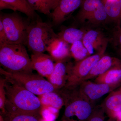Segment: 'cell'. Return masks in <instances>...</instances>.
I'll use <instances>...</instances> for the list:
<instances>
[{"mask_svg": "<svg viewBox=\"0 0 121 121\" xmlns=\"http://www.w3.org/2000/svg\"><path fill=\"white\" fill-rule=\"evenodd\" d=\"M0 73L3 77L12 79L36 95H40L60 90L40 75L33 73L9 72L1 67L0 68Z\"/></svg>", "mask_w": 121, "mask_h": 121, "instance_id": "cell-5", "label": "cell"}, {"mask_svg": "<svg viewBox=\"0 0 121 121\" xmlns=\"http://www.w3.org/2000/svg\"><path fill=\"white\" fill-rule=\"evenodd\" d=\"M2 115L4 121H41L40 115L9 112H5Z\"/></svg>", "mask_w": 121, "mask_h": 121, "instance_id": "cell-23", "label": "cell"}, {"mask_svg": "<svg viewBox=\"0 0 121 121\" xmlns=\"http://www.w3.org/2000/svg\"></svg>", "mask_w": 121, "mask_h": 121, "instance_id": "cell-35", "label": "cell"}, {"mask_svg": "<svg viewBox=\"0 0 121 121\" xmlns=\"http://www.w3.org/2000/svg\"><path fill=\"white\" fill-rule=\"evenodd\" d=\"M76 16L79 22L97 25L107 21V15L102 0H84Z\"/></svg>", "mask_w": 121, "mask_h": 121, "instance_id": "cell-7", "label": "cell"}, {"mask_svg": "<svg viewBox=\"0 0 121 121\" xmlns=\"http://www.w3.org/2000/svg\"><path fill=\"white\" fill-rule=\"evenodd\" d=\"M60 93L64 101L65 110L60 121H88L95 106L84 98L77 87L63 88Z\"/></svg>", "mask_w": 121, "mask_h": 121, "instance_id": "cell-3", "label": "cell"}, {"mask_svg": "<svg viewBox=\"0 0 121 121\" xmlns=\"http://www.w3.org/2000/svg\"><path fill=\"white\" fill-rule=\"evenodd\" d=\"M4 9L19 11L30 19H34L36 16L35 12L30 7L27 0H0V10Z\"/></svg>", "mask_w": 121, "mask_h": 121, "instance_id": "cell-16", "label": "cell"}, {"mask_svg": "<svg viewBox=\"0 0 121 121\" xmlns=\"http://www.w3.org/2000/svg\"><path fill=\"white\" fill-rule=\"evenodd\" d=\"M116 119H117V121H121V110L117 114Z\"/></svg>", "mask_w": 121, "mask_h": 121, "instance_id": "cell-30", "label": "cell"}, {"mask_svg": "<svg viewBox=\"0 0 121 121\" xmlns=\"http://www.w3.org/2000/svg\"><path fill=\"white\" fill-rule=\"evenodd\" d=\"M82 0H60L50 16L52 22L58 24L64 22L69 14L81 6Z\"/></svg>", "mask_w": 121, "mask_h": 121, "instance_id": "cell-11", "label": "cell"}, {"mask_svg": "<svg viewBox=\"0 0 121 121\" xmlns=\"http://www.w3.org/2000/svg\"><path fill=\"white\" fill-rule=\"evenodd\" d=\"M66 59L56 61L54 71L48 79L58 90L65 87L72 65L71 63H66Z\"/></svg>", "mask_w": 121, "mask_h": 121, "instance_id": "cell-12", "label": "cell"}, {"mask_svg": "<svg viewBox=\"0 0 121 121\" xmlns=\"http://www.w3.org/2000/svg\"><path fill=\"white\" fill-rule=\"evenodd\" d=\"M0 121H4V117L1 114H0Z\"/></svg>", "mask_w": 121, "mask_h": 121, "instance_id": "cell-32", "label": "cell"}, {"mask_svg": "<svg viewBox=\"0 0 121 121\" xmlns=\"http://www.w3.org/2000/svg\"><path fill=\"white\" fill-rule=\"evenodd\" d=\"M121 65V60L109 56L104 55L96 63L83 81L96 78L114 67Z\"/></svg>", "mask_w": 121, "mask_h": 121, "instance_id": "cell-14", "label": "cell"}, {"mask_svg": "<svg viewBox=\"0 0 121 121\" xmlns=\"http://www.w3.org/2000/svg\"><path fill=\"white\" fill-rule=\"evenodd\" d=\"M6 101V93L4 87V79L0 76V109L1 114L5 112V104Z\"/></svg>", "mask_w": 121, "mask_h": 121, "instance_id": "cell-26", "label": "cell"}, {"mask_svg": "<svg viewBox=\"0 0 121 121\" xmlns=\"http://www.w3.org/2000/svg\"><path fill=\"white\" fill-rule=\"evenodd\" d=\"M94 82L110 84L117 88L121 86V65L114 67L95 78Z\"/></svg>", "mask_w": 121, "mask_h": 121, "instance_id": "cell-18", "label": "cell"}, {"mask_svg": "<svg viewBox=\"0 0 121 121\" xmlns=\"http://www.w3.org/2000/svg\"><path fill=\"white\" fill-rule=\"evenodd\" d=\"M41 121H47V120H45V119H43V118H42V119H41Z\"/></svg>", "mask_w": 121, "mask_h": 121, "instance_id": "cell-33", "label": "cell"}, {"mask_svg": "<svg viewBox=\"0 0 121 121\" xmlns=\"http://www.w3.org/2000/svg\"><path fill=\"white\" fill-rule=\"evenodd\" d=\"M119 52H120V54H121V49H120V51H119Z\"/></svg>", "mask_w": 121, "mask_h": 121, "instance_id": "cell-34", "label": "cell"}, {"mask_svg": "<svg viewBox=\"0 0 121 121\" xmlns=\"http://www.w3.org/2000/svg\"><path fill=\"white\" fill-rule=\"evenodd\" d=\"M106 121H116V118L113 117H109V119Z\"/></svg>", "mask_w": 121, "mask_h": 121, "instance_id": "cell-31", "label": "cell"}, {"mask_svg": "<svg viewBox=\"0 0 121 121\" xmlns=\"http://www.w3.org/2000/svg\"><path fill=\"white\" fill-rule=\"evenodd\" d=\"M4 78L5 112L40 115L43 106L39 98L13 80Z\"/></svg>", "mask_w": 121, "mask_h": 121, "instance_id": "cell-1", "label": "cell"}, {"mask_svg": "<svg viewBox=\"0 0 121 121\" xmlns=\"http://www.w3.org/2000/svg\"><path fill=\"white\" fill-rule=\"evenodd\" d=\"M69 44L58 37L48 48L47 51L54 60L56 61L64 60L70 55Z\"/></svg>", "mask_w": 121, "mask_h": 121, "instance_id": "cell-17", "label": "cell"}, {"mask_svg": "<svg viewBox=\"0 0 121 121\" xmlns=\"http://www.w3.org/2000/svg\"><path fill=\"white\" fill-rule=\"evenodd\" d=\"M83 97L95 106V102L106 94L117 89L110 84L84 81L77 87Z\"/></svg>", "mask_w": 121, "mask_h": 121, "instance_id": "cell-9", "label": "cell"}, {"mask_svg": "<svg viewBox=\"0 0 121 121\" xmlns=\"http://www.w3.org/2000/svg\"><path fill=\"white\" fill-rule=\"evenodd\" d=\"M8 43L7 35L2 20L0 19V45Z\"/></svg>", "mask_w": 121, "mask_h": 121, "instance_id": "cell-28", "label": "cell"}, {"mask_svg": "<svg viewBox=\"0 0 121 121\" xmlns=\"http://www.w3.org/2000/svg\"><path fill=\"white\" fill-rule=\"evenodd\" d=\"M105 113L100 106L95 107L88 121H104Z\"/></svg>", "mask_w": 121, "mask_h": 121, "instance_id": "cell-27", "label": "cell"}, {"mask_svg": "<svg viewBox=\"0 0 121 121\" xmlns=\"http://www.w3.org/2000/svg\"><path fill=\"white\" fill-rule=\"evenodd\" d=\"M31 60L33 69L48 79L55 68V63L52 56L43 53L32 54Z\"/></svg>", "mask_w": 121, "mask_h": 121, "instance_id": "cell-13", "label": "cell"}, {"mask_svg": "<svg viewBox=\"0 0 121 121\" xmlns=\"http://www.w3.org/2000/svg\"><path fill=\"white\" fill-rule=\"evenodd\" d=\"M70 52L72 56L78 61L82 60L90 55L82 41H76L72 44L70 47Z\"/></svg>", "mask_w": 121, "mask_h": 121, "instance_id": "cell-24", "label": "cell"}, {"mask_svg": "<svg viewBox=\"0 0 121 121\" xmlns=\"http://www.w3.org/2000/svg\"><path fill=\"white\" fill-rule=\"evenodd\" d=\"M107 14V21H112L120 24L121 23V0H102Z\"/></svg>", "mask_w": 121, "mask_h": 121, "instance_id": "cell-19", "label": "cell"}, {"mask_svg": "<svg viewBox=\"0 0 121 121\" xmlns=\"http://www.w3.org/2000/svg\"><path fill=\"white\" fill-rule=\"evenodd\" d=\"M7 35L8 43L21 44L24 45L28 23L20 16L15 13H1Z\"/></svg>", "mask_w": 121, "mask_h": 121, "instance_id": "cell-6", "label": "cell"}, {"mask_svg": "<svg viewBox=\"0 0 121 121\" xmlns=\"http://www.w3.org/2000/svg\"><path fill=\"white\" fill-rule=\"evenodd\" d=\"M100 106L109 117L116 118L121 110V86L111 92Z\"/></svg>", "mask_w": 121, "mask_h": 121, "instance_id": "cell-15", "label": "cell"}, {"mask_svg": "<svg viewBox=\"0 0 121 121\" xmlns=\"http://www.w3.org/2000/svg\"><path fill=\"white\" fill-rule=\"evenodd\" d=\"M59 110L53 107L43 106L41 112L42 118L48 121H54Z\"/></svg>", "mask_w": 121, "mask_h": 121, "instance_id": "cell-25", "label": "cell"}, {"mask_svg": "<svg viewBox=\"0 0 121 121\" xmlns=\"http://www.w3.org/2000/svg\"><path fill=\"white\" fill-rule=\"evenodd\" d=\"M85 33L82 30L74 28L65 29L57 34L58 38L68 44H72L78 41H82Z\"/></svg>", "mask_w": 121, "mask_h": 121, "instance_id": "cell-22", "label": "cell"}, {"mask_svg": "<svg viewBox=\"0 0 121 121\" xmlns=\"http://www.w3.org/2000/svg\"><path fill=\"white\" fill-rule=\"evenodd\" d=\"M0 63L3 69L9 72L33 73L31 59L24 44L0 45Z\"/></svg>", "mask_w": 121, "mask_h": 121, "instance_id": "cell-2", "label": "cell"}, {"mask_svg": "<svg viewBox=\"0 0 121 121\" xmlns=\"http://www.w3.org/2000/svg\"><path fill=\"white\" fill-rule=\"evenodd\" d=\"M39 97L41 104L44 106L51 107L59 110L64 105V99L60 91L45 93L39 95Z\"/></svg>", "mask_w": 121, "mask_h": 121, "instance_id": "cell-21", "label": "cell"}, {"mask_svg": "<svg viewBox=\"0 0 121 121\" xmlns=\"http://www.w3.org/2000/svg\"><path fill=\"white\" fill-rule=\"evenodd\" d=\"M58 37L51 24L36 20L28 23L24 45L33 54L44 53Z\"/></svg>", "mask_w": 121, "mask_h": 121, "instance_id": "cell-4", "label": "cell"}, {"mask_svg": "<svg viewBox=\"0 0 121 121\" xmlns=\"http://www.w3.org/2000/svg\"><path fill=\"white\" fill-rule=\"evenodd\" d=\"M105 52H98L78 61L74 65L72 64L64 88L72 89L77 87L83 82L96 63L104 55Z\"/></svg>", "mask_w": 121, "mask_h": 121, "instance_id": "cell-8", "label": "cell"}, {"mask_svg": "<svg viewBox=\"0 0 121 121\" xmlns=\"http://www.w3.org/2000/svg\"><path fill=\"white\" fill-rule=\"evenodd\" d=\"M114 39L115 43L118 45L121 49V27H118L116 31L115 32Z\"/></svg>", "mask_w": 121, "mask_h": 121, "instance_id": "cell-29", "label": "cell"}, {"mask_svg": "<svg viewBox=\"0 0 121 121\" xmlns=\"http://www.w3.org/2000/svg\"><path fill=\"white\" fill-rule=\"evenodd\" d=\"M27 1L33 10L49 16L58 5L60 0H27Z\"/></svg>", "mask_w": 121, "mask_h": 121, "instance_id": "cell-20", "label": "cell"}, {"mask_svg": "<svg viewBox=\"0 0 121 121\" xmlns=\"http://www.w3.org/2000/svg\"><path fill=\"white\" fill-rule=\"evenodd\" d=\"M82 42L90 55L94 54L95 50L97 53L105 52L108 40L100 32L91 30L85 33Z\"/></svg>", "mask_w": 121, "mask_h": 121, "instance_id": "cell-10", "label": "cell"}]
</instances>
